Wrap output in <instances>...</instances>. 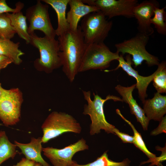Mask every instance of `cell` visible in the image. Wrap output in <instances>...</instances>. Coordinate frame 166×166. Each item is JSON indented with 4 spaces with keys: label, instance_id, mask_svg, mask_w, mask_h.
<instances>
[{
    "label": "cell",
    "instance_id": "15",
    "mask_svg": "<svg viewBox=\"0 0 166 166\" xmlns=\"http://www.w3.org/2000/svg\"><path fill=\"white\" fill-rule=\"evenodd\" d=\"M68 4L70 10L67 13L66 19L72 31L77 30L81 18L90 13L99 11L96 6L85 4L81 0H69Z\"/></svg>",
    "mask_w": 166,
    "mask_h": 166
},
{
    "label": "cell",
    "instance_id": "13",
    "mask_svg": "<svg viewBox=\"0 0 166 166\" xmlns=\"http://www.w3.org/2000/svg\"><path fill=\"white\" fill-rule=\"evenodd\" d=\"M124 59L123 55H119L117 61L119 64L115 68L110 70H105L104 71L108 72L116 70L119 68H122L130 76L134 77L136 80V87L138 91L139 98L143 101L147 97L146 93L147 88L149 84L152 81L156 73V70L152 74L148 76L144 77L140 75L137 71L134 69L132 66V63L130 55L128 54Z\"/></svg>",
    "mask_w": 166,
    "mask_h": 166
},
{
    "label": "cell",
    "instance_id": "4",
    "mask_svg": "<svg viewBox=\"0 0 166 166\" xmlns=\"http://www.w3.org/2000/svg\"><path fill=\"white\" fill-rule=\"evenodd\" d=\"M30 35V43L37 48L40 53V57L37 63L40 69L50 73L62 66L58 40L45 36L39 37L34 32Z\"/></svg>",
    "mask_w": 166,
    "mask_h": 166
},
{
    "label": "cell",
    "instance_id": "8",
    "mask_svg": "<svg viewBox=\"0 0 166 166\" xmlns=\"http://www.w3.org/2000/svg\"><path fill=\"white\" fill-rule=\"evenodd\" d=\"M48 10V5L42 4L41 0H38L36 4L26 9L25 16L29 22V34L38 30L43 32L45 36L55 38V31L51 24Z\"/></svg>",
    "mask_w": 166,
    "mask_h": 166
},
{
    "label": "cell",
    "instance_id": "3",
    "mask_svg": "<svg viewBox=\"0 0 166 166\" xmlns=\"http://www.w3.org/2000/svg\"><path fill=\"white\" fill-rule=\"evenodd\" d=\"M149 36L138 32L128 40L115 45L117 52L121 54L128 53L132 55V61L135 67L141 65L144 61L149 66L158 65L160 63L158 58L149 53L146 49Z\"/></svg>",
    "mask_w": 166,
    "mask_h": 166
},
{
    "label": "cell",
    "instance_id": "33",
    "mask_svg": "<svg viewBox=\"0 0 166 166\" xmlns=\"http://www.w3.org/2000/svg\"><path fill=\"white\" fill-rule=\"evenodd\" d=\"M34 166H42L39 163H36Z\"/></svg>",
    "mask_w": 166,
    "mask_h": 166
},
{
    "label": "cell",
    "instance_id": "25",
    "mask_svg": "<svg viewBox=\"0 0 166 166\" xmlns=\"http://www.w3.org/2000/svg\"><path fill=\"white\" fill-rule=\"evenodd\" d=\"M165 7H157L154 11V15L151 18V24L154 25L157 32L159 34L166 35V12Z\"/></svg>",
    "mask_w": 166,
    "mask_h": 166
},
{
    "label": "cell",
    "instance_id": "18",
    "mask_svg": "<svg viewBox=\"0 0 166 166\" xmlns=\"http://www.w3.org/2000/svg\"><path fill=\"white\" fill-rule=\"evenodd\" d=\"M45 4L49 5L56 12L57 19V26L55 30L56 35L58 37L70 30L66 14L69 0H42Z\"/></svg>",
    "mask_w": 166,
    "mask_h": 166
},
{
    "label": "cell",
    "instance_id": "22",
    "mask_svg": "<svg viewBox=\"0 0 166 166\" xmlns=\"http://www.w3.org/2000/svg\"><path fill=\"white\" fill-rule=\"evenodd\" d=\"M17 147L9 140L5 131H0V166L10 158H14L18 153Z\"/></svg>",
    "mask_w": 166,
    "mask_h": 166
},
{
    "label": "cell",
    "instance_id": "28",
    "mask_svg": "<svg viewBox=\"0 0 166 166\" xmlns=\"http://www.w3.org/2000/svg\"><path fill=\"white\" fill-rule=\"evenodd\" d=\"M160 121L157 128L152 131L150 134L152 136H156L161 133L166 132V117H164Z\"/></svg>",
    "mask_w": 166,
    "mask_h": 166
},
{
    "label": "cell",
    "instance_id": "19",
    "mask_svg": "<svg viewBox=\"0 0 166 166\" xmlns=\"http://www.w3.org/2000/svg\"><path fill=\"white\" fill-rule=\"evenodd\" d=\"M18 8L16 11L6 14L10 18L11 24L16 33L21 38L24 40L26 43L30 42V35L28 32V27L26 22V18L23 15L21 10L24 6V4L18 2Z\"/></svg>",
    "mask_w": 166,
    "mask_h": 166
},
{
    "label": "cell",
    "instance_id": "11",
    "mask_svg": "<svg viewBox=\"0 0 166 166\" xmlns=\"http://www.w3.org/2000/svg\"><path fill=\"white\" fill-rule=\"evenodd\" d=\"M88 149L85 140L82 138L61 149L49 147L43 148L42 152L53 166H71L74 161L72 158L75 154Z\"/></svg>",
    "mask_w": 166,
    "mask_h": 166
},
{
    "label": "cell",
    "instance_id": "32",
    "mask_svg": "<svg viewBox=\"0 0 166 166\" xmlns=\"http://www.w3.org/2000/svg\"><path fill=\"white\" fill-rule=\"evenodd\" d=\"M4 89L2 87L1 84L0 83V98L2 96Z\"/></svg>",
    "mask_w": 166,
    "mask_h": 166
},
{
    "label": "cell",
    "instance_id": "10",
    "mask_svg": "<svg viewBox=\"0 0 166 166\" xmlns=\"http://www.w3.org/2000/svg\"><path fill=\"white\" fill-rule=\"evenodd\" d=\"M85 4L96 6L108 19L122 16L134 17L133 10L137 0H81Z\"/></svg>",
    "mask_w": 166,
    "mask_h": 166
},
{
    "label": "cell",
    "instance_id": "27",
    "mask_svg": "<svg viewBox=\"0 0 166 166\" xmlns=\"http://www.w3.org/2000/svg\"><path fill=\"white\" fill-rule=\"evenodd\" d=\"M114 134L117 135L124 143H133L134 138L133 136L120 131L115 127L113 129Z\"/></svg>",
    "mask_w": 166,
    "mask_h": 166
},
{
    "label": "cell",
    "instance_id": "30",
    "mask_svg": "<svg viewBox=\"0 0 166 166\" xmlns=\"http://www.w3.org/2000/svg\"><path fill=\"white\" fill-rule=\"evenodd\" d=\"M12 62L10 58L0 54V70L5 68Z\"/></svg>",
    "mask_w": 166,
    "mask_h": 166
},
{
    "label": "cell",
    "instance_id": "31",
    "mask_svg": "<svg viewBox=\"0 0 166 166\" xmlns=\"http://www.w3.org/2000/svg\"><path fill=\"white\" fill-rule=\"evenodd\" d=\"M34 161L23 158L16 164L13 166H34L35 164Z\"/></svg>",
    "mask_w": 166,
    "mask_h": 166
},
{
    "label": "cell",
    "instance_id": "20",
    "mask_svg": "<svg viewBox=\"0 0 166 166\" xmlns=\"http://www.w3.org/2000/svg\"><path fill=\"white\" fill-rule=\"evenodd\" d=\"M19 42L0 38V54L10 58L15 64H20L22 61L20 57L24 53L19 49Z\"/></svg>",
    "mask_w": 166,
    "mask_h": 166
},
{
    "label": "cell",
    "instance_id": "14",
    "mask_svg": "<svg viewBox=\"0 0 166 166\" xmlns=\"http://www.w3.org/2000/svg\"><path fill=\"white\" fill-rule=\"evenodd\" d=\"M136 87V84L127 87L119 85L115 87V89L122 97V102L129 105L131 113L135 116L144 130H147L150 120L146 116L143 109L133 97L132 92Z\"/></svg>",
    "mask_w": 166,
    "mask_h": 166
},
{
    "label": "cell",
    "instance_id": "1",
    "mask_svg": "<svg viewBox=\"0 0 166 166\" xmlns=\"http://www.w3.org/2000/svg\"><path fill=\"white\" fill-rule=\"evenodd\" d=\"M60 55L62 71L71 82L79 70L87 45L85 43L80 26L75 31L69 30L58 37Z\"/></svg>",
    "mask_w": 166,
    "mask_h": 166
},
{
    "label": "cell",
    "instance_id": "2",
    "mask_svg": "<svg viewBox=\"0 0 166 166\" xmlns=\"http://www.w3.org/2000/svg\"><path fill=\"white\" fill-rule=\"evenodd\" d=\"M85 99L87 104L85 105L83 113L85 115L89 116L91 123L90 127V134L91 135L98 134L101 130H103L108 133L113 134V129L115 127L108 122L106 119L104 111V105L107 101L112 100L115 101H122L121 98L113 95H107L105 99H103L98 94L93 93L94 99L91 97L89 91L82 90Z\"/></svg>",
    "mask_w": 166,
    "mask_h": 166
},
{
    "label": "cell",
    "instance_id": "12",
    "mask_svg": "<svg viewBox=\"0 0 166 166\" xmlns=\"http://www.w3.org/2000/svg\"><path fill=\"white\" fill-rule=\"evenodd\" d=\"M160 7L159 3L156 0L144 1L135 7L133 14L137 20L138 32L149 36L153 34L150 20L155 10Z\"/></svg>",
    "mask_w": 166,
    "mask_h": 166
},
{
    "label": "cell",
    "instance_id": "16",
    "mask_svg": "<svg viewBox=\"0 0 166 166\" xmlns=\"http://www.w3.org/2000/svg\"><path fill=\"white\" fill-rule=\"evenodd\" d=\"M143 110L149 120L160 121L166 113V96L156 92L153 98L142 102Z\"/></svg>",
    "mask_w": 166,
    "mask_h": 166
},
{
    "label": "cell",
    "instance_id": "21",
    "mask_svg": "<svg viewBox=\"0 0 166 166\" xmlns=\"http://www.w3.org/2000/svg\"><path fill=\"white\" fill-rule=\"evenodd\" d=\"M116 112L131 127L134 134L133 136L134 140L133 143L150 159V162H152V164H155L159 166V163L158 162V157H156L155 154L152 153L148 150L142 139L141 134L137 131L132 123L123 116L119 109H117Z\"/></svg>",
    "mask_w": 166,
    "mask_h": 166
},
{
    "label": "cell",
    "instance_id": "5",
    "mask_svg": "<svg viewBox=\"0 0 166 166\" xmlns=\"http://www.w3.org/2000/svg\"><path fill=\"white\" fill-rule=\"evenodd\" d=\"M42 143H45L63 133L72 132L80 133L81 131L80 124L71 115L64 112H53L42 125Z\"/></svg>",
    "mask_w": 166,
    "mask_h": 166
},
{
    "label": "cell",
    "instance_id": "17",
    "mask_svg": "<svg viewBox=\"0 0 166 166\" xmlns=\"http://www.w3.org/2000/svg\"><path fill=\"white\" fill-rule=\"evenodd\" d=\"M42 137L31 138L28 143H22L16 140L14 144L18 148L27 159L38 163L42 166H51L43 158L41 153L42 152Z\"/></svg>",
    "mask_w": 166,
    "mask_h": 166
},
{
    "label": "cell",
    "instance_id": "34",
    "mask_svg": "<svg viewBox=\"0 0 166 166\" xmlns=\"http://www.w3.org/2000/svg\"><path fill=\"white\" fill-rule=\"evenodd\" d=\"M1 125H2V124H0V126H1Z\"/></svg>",
    "mask_w": 166,
    "mask_h": 166
},
{
    "label": "cell",
    "instance_id": "24",
    "mask_svg": "<svg viewBox=\"0 0 166 166\" xmlns=\"http://www.w3.org/2000/svg\"><path fill=\"white\" fill-rule=\"evenodd\" d=\"M157 72L153 77V85L160 93H166V62L163 61L157 65Z\"/></svg>",
    "mask_w": 166,
    "mask_h": 166
},
{
    "label": "cell",
    "instance_id": "29",
    "mask_svg": "<svg viewBox=\"0 0 166 166\" xmlns=\"http://www.w3.org/2000/svg\"><path fill=\"white\" fill-rule=\"evenodd\" d=\"M15 8H13L10 7L5 0H0V14L10 12L13 13L17 10L18 8V3L16 4Z\"/></svg>",
    "mask_w": 166,
    "mask_h": 166
},
{
    "label": "cell",
    "instance_id": "9",
    "mask_svg": "<svg viewBox=\"0 0 166 166\" xmlns=\"http://www.w3.org/2000/svg\"><path fill=\"white\" fill-rule=\"evenodd\" d=\"M22 102L18 89H4L0 98V119L4 125H13L19 122Z\"/></svg>",
    "mask_w": 166,
    "mask_h": 166
},
{
    "label": "cell",
    "instance_id": "26",
    "mask_svg": "<svg viewBox=\"0 0 166 166\" xmlns=\"http://www.w3.org/2000/svg\"><path fill=\"white\" fill-rule=\"evenodd\" d=\"M16 33L6 13L0 14V38L10 39Z\"/></svg>",
    "mask_w": 166,
    "mask_h": 166
},
{
    "label": "cell",
    "instance_id": "7",
    "mask_svg": "<svg viewBox=\"0 0 166 166\" xmlns=\"http://www.w3.org/2000/svg\"><path fill=\"white\" fill-rule=\"evenodd\" d=\"M119 57L118 52H112L104 42L87 45L79 73L91 69H105L110 66L112 61L117 60Z\"/></svg>",
    "mask_w": 166,
    "mask_h": 166
},
{
    "label": "cell",
    "instance_id": "6",
    "mask_svg": "<svg viewBox=\"0 0 166 166\" xmlns=\"http://www.w3.org/2000/svg\"><path fill=\"white\" fill-rule=\"evenodd\" d=\"M113 24L112 21H109L100 11L85 16L80 26L86 44L104 42Z\"/></svg>",
    "mask_w": 166,
    "mask_h": 166
},
{
    "label": "cell",
    "instance_id": "23",
    "mask_svg": "<svg viewBox=\"0 0 166 166\" xmlns=\"http://www.w3.org/2000/svg\"><path fill=\"white\" fill-rule=\"evenodd\" d=\"M130 161L127 158L121 162H117L109 158L107 152H105L101 156L94 161L85 164H79L74 161L71 166H129Z\"/></svg>",
    "mask_w": 166,
    "mask_h": 166
}]
</instances>
